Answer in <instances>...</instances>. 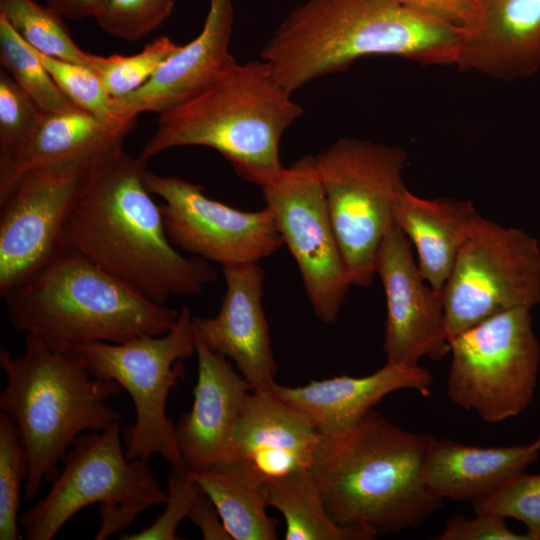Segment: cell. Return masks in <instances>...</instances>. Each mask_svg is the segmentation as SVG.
<instances>
[{"label":"cell","mask_w":540,"mask_h":540,"mask_svg":"<svg viewBox=\"0 0 540 540\" xmlns=\"http://www.w3.org/2000/svg\"><path fill=\"white\" fill-rule=\"evenodd\" d=\"M147 163L124 146L88 168L65 221L61 243L151 300L196 296L217 278L210 262L170 241L160 205L146 188Z\"/></svg>","instance_id":"obj_1"},{"label":"cell","mask_w":540,"mask_h":540,"mask_svg":"<svg viewBox=\"0 0 540 540\" xmlns=\"http://www.w3.org/2000/svg\"><path fill=\"white\" fill-rule=\"evenodd\" d=\"M460 35L461 27L395 0H305L266 42L261 59L293 94L365 56L455 65Z\"/></svg>","instance_id":"obj_2"},{"label":"cell","mask_w":540,"mask_h":540,"mask_svg":"<svg viewBox=\"0 0 540 540\" xmlns=\"http://www.w3.org/2000/svg\"><path fill=\"white\" fill-rule=\"evenodd\" d=\"M428 436L374 410L344 434L323 436L312 471L331 517L374 538L420 526L443 502L424 480Z\"/></svg>","instance_id":"obj_3"},{"label":"cell","mask_w":540,"mask_h":540,"mask_svg":"<svg viewBox=\"0 0 540 540\" xmlns=\"http://www.w3.org/2000/svg\"><path fill=\"white\" fill-rule=\"evenodd\" d=\"M3 298L13 329L64 353L165 334L179 314L63 245Z\"/></svg>","instance_id":"obj_4"},{"label":"cell","mask_w":540,"mask_h":540,"mask_svg":"<svg viewBox=\"0 0 540 540\" xmlns=\"http://www.w3.org/2000/svg\"><path fill=\"white\" fill-rule=\"evenodd\" d=\"M291 96L264 60L237 63L196 96L159 113L138 158L147 163L172 148L209 147L261 187L283 170L282 135L303 113Z\"/></svg>","instance_id":"obj_5"},{"label":"cell","mask_w":540,"mask_h":540,"mask_svg":"<svg viewBox=\"0 0 540 540\" xmlns=\"http://www.w3.org/2000/svg\"><path fill=\"white\" fill-rule=\"evenodd\" d=\"M24 352L15 357L0 349L7 383L0 410L15 423L25 447L28 471L24 497L33 500L43 482L58 475V464L78 436L121 421L107 401L123 388L94 377L79 353H64L25 334Z\"/></svg>","instance_id":"obj_6"},{"label":"cell","mask_w":540,"mask_h":540,"mask_svg":"<svg viewBox=\"0 0 540 540\" xmlns=\"http://www.w3.org/2000/svg\"><path fill=\"white\" fill-rule=\"evenodd\" d=\"M120 422L77 437L49 492L20 515L25 539L51 540L80 510L98 504L101 523L95 539L104 540L129 527L150 507L165 504L168 493L148 460L126 458Z\"/></svg>","instance_id":"obj_7"},{"label":"cell","mask_w":540,"mask_h":540,"mask_svg":"<svg viewBox=\"0 0 540 540\" xmlns=\"http://www.w3.org/2000/svg\"><path fill=\"white\" fill-rule=\"evenodd\" d=\"M315 157L333 229L352 285L367 287L380 245L407 189L400 147L341 138Z\"/></svg>","instance_id":"obj_8"},{"label":"cell","mask_w":540,"mask_h":540,"mask_svg":"<svg viewBox=\"0 0 540 540\" xmlns=\"http://www.w3.org/2000/svg\"><path fill=\"white\" fill-rule=\"evenodd\" d=\"M94 377L115 380L130 395L135 423L124 430L128 460L160 454L172 468H184L175 425L166 414L167 397L183 377V360L196 355L191 310L183 306L165 334L124 343L96 342L78 348Z\"/></svg>","instance_id":"obj_9"},{"label":"cell","mask_w":540,"mask_h":540,"mask_svg":"<svg viewBox=\"0 0 540 540\" xmlns=\"http://www.w3.org/2000/svg\"><path fill=\"white\" fill-rule=\"evenodd\" d=\"M530 310L499 313L450 340L447 396L489 424L521 414L533 401L540 345Z\"/></svg>","instance_id":"obj_10"},{"label":"cell","mask_w":540,"mask_h":540,"mask_svg":"<svg viewBox=\"0 0 540 540\" xmlns=\"http://www.w3.org/2000/svg\"><path fill=\"white\" fill-rule=\"evenodd\" d=\"M449 341L517 307L540 303V247L536 238L479 217L442 291Z\"/></svg>","instance_id":"obj_11"},{"label":"cell","mask_w":540,"mask_h":540,"mask_svg":"<svg viewBox=\"0 0 540 540\" xmlns=\"http://www.w3.org/2000/svg\"><path fill=\"white\" fill-rule=\"evenodd\" d=\"M279 234L294 258L315 315L336 321L351 284L315 157L293 162L260 187Z\"/></svg>","instance_id":"obj_12"},{"label":"cell","mask_w":540,"mask_h":540,"mask_svg":"<svg viewBox=\"0 0 540 540\" xmlns=\"http://www.w3.org/2000/svg\"><path fill=\"white\" fill-rule=\"evenodd\" d=\"M143 179L148 191L163 200L160 209L170 241L194 257L226 267L259 262L283 246L267 207L235 209L207 197L201 185L148 168Z\"/></svg>","instance_id":"obj_13"},{"label":"cell","mask_w":540,"mask_h":540,"mask_svg":"<svg viewBox=\"0 0 540 540\" xmlns=\"http://www.w3.org/2000/svg\"><path fill=\"white\" fill-rule=\"evenodd\" d=\"M93 161L31 170L0 202L1 297L60 249L65 221Z\"/></svg>","instance_id":"obj_14"},{"label":"cell","mask_w":540,"mask_h":540,"mask_svg":"<svg viewBox=\"0 0 540 540\" xmlns=\"http://www.w3.org/2000/svg\"><path fill=\"white\" fill-rule=\"evenodd\" d=\"M411 246L395 223L376 259L375 274L386 297L383 350L388 364L417 366L423 357L438 361L450 353L442 294L422 277Z\"/></svg>","instance_id":"obj_15"},{"label":"cell","mask_w":540,"mask_h":540,"mask_svg":"<svg viewBox=\"0 0 540 540\" xmlns=\"http://www.w3.org/2000/svg\"><path fill=\"white\" fill-rule=\"evenodd\" d=\"M323 435L303 412L272 390L251 389L233 438V465L262 486L312 469Z\"/></svg>","instance_id":"obj_16"},{"label":"cell","mask_w":540,"mask_h":540,"mask_svg":"<svg viewBox=\"0 0 540 540\" xmlns=\"http://www.w3.org/2000/svg\"><path fill=\"white\" fill-rule=\"evenodd\" d=\"M226 291L213 317H193L195 333L233 362L252 389L271 390L277 365L263 309L264 272L258 262L222 267Z\"/></svg>","instance_id":"obj_17"},{"label":"cell","mask_w":540,"mask_h":540,"mask_svg":"<svg viewBox=\"0 0 540 540\" xmlns=\"http://www.w3.org/2000/svg\"><path fill=\"white\" fill-rule=\"evenodd\" d=\"M195 335L198 372L193 405L180 415L175 435L186 469L202 471L231 462L235 430L252 388L228 358Z\"/></svg>","instance_id":"obj_18"},{"label":"cell","mask_w":540,"mask_h":540,"mask_svg":"<svg viewBox=\"0 0 540 540\" xmlns=\"http://www.w3.org/2000/svg\"><path fill=\"white\" fill-rule=\"evenodd\" d=\"M234 10L232 0H209L200 33L181 45L135 92L115 99L119 118L137 120L141 113H161L196 96L237 62L230 54Z\"/></svg>","instance_id":"obj_19"},{"label":"cell","mask_w":540,"mask_h":540,"mask_svg":"<svg viewBox=\"0 0 540 540\" xmlns=\"http://www.w3.org/2000/svg\"><path fill=\"white\" fill-rule=\"evenodd\" d=\"M456 66L513 81L540 69V0H476Z\"/></svg>","instance_id":"obj_20"},{"label":"cell","mask_w":540,"mask_h":540,"mask_svg":"<svg viewBox=\"0 0 540 540\" xmlns=\"http://www.w3.org/2000/svg\"><path fill=\"white\" fill-rule=\"evenodd\" d=\"M432 383V374L419 365L386 363L362 377L341 375L298 387L276 383L271 390L279 399L307 415L323 436L335 437L354 427L386 395L402 389L425 394Z\"/></svg>","instance_id":"obj_21"},{"label":"cell","mask_w":540,"mask_h":540,"mask_svg":"<svg viewBox=\"0 0 540 540\" xmlns=\"http://www.w3.org/2000/svg\"><path fill=\"white\" fill-rule=\"evenodd\" d=\"M136 121L104 119L76 105L59 112L43 113L25 144L0 160V202L31 170L93 161L124 146Z\"/></svg>","instance_id":"obj_22"},{"label":"cell","mask_w":540,"mask_h":540,"mask_svg":"<svg viewBox=\"0 0 540 540\" xmlns=\"http://www.w3.org/2000/svg\"><path fill=\"white\" fill-rule=\"evenodd\" d=\"M530 443L508 447H480L429 434L423 475L431 492L442 501L472 500L486 496L538 459Z\"/></svg>","instance_id":"obj_23"},{"label":"cell","mask_w":540,"mask_h":540,"mask_svg":"<svg viewBox=\"0 0 540 540\" xmlns=\"http://www.w3.org/2000/svg\"><path fill=\"white\" fill-rule=\"evenodd\" d=\"M479 217L471 201L425 199L408 189L398 200L395 223L415 246L419 271L435 291H442Z\"/></svg>","instance_id":"obj_24"},{"label":"cell","mask_w":540,"mask_h":540,"mask_svg":"<svg viewBox=\"0 0 540 540\" xmlns=\"http://www.w3.org/2000/svg\"><path fill=\"white\" fill-rule=\"evenodd\" d=\"M189 471L215 505L231 539H278V521L266 512L261 484L233 465Z\"/></svg>","instance_id":"obj_25"},{"label":"cell","mask_w":540,"mask_h":540,"mask_svg":"<svg viewBox=\"0 0 540 540\" xmlns=\"http://www.w3.org/2000/svg\"><path fill=\"white\" fill-rule=\"evenodd\" d=\"M267 506L277 509L286 524V540H370L366 531L337 523L329 514L312 469L262 487Z\"/></svg>","instance_id":"obj_26"},{"label":"cell","mask_w":540,"mask_h":540,"mask_svg":"<svg viewBox=\"0 0 540 540\" xmlns=\"http://www.w3.org/2000/svg\"><path fill=\"white\" fill-rule=\"evenodd\" d=\"M0 13L37 51L90 68L92 54L76 45L63 17L48 5L34 0H0Z\"/></svg>","instance_id":"obj_27"},{"label":"cell","mask_w":540,"mask_h":540,"mask_svg":"<svg viewBox=\"0 0 540 540\" xmlns=\"http://www.w3.org/2000/svg\"><path fill=\"white\" fill-rule=\"evenodd\" d=\"M0 60L3 69L44 113L75 106L59 89L32 48L0 13Z\"/></svg>","instance_id":"obj_28"},{"label":"cell","mask_w":540,"mask_h":540,"mask_svg":"<svg viewBox=\"0 0 540 540\" xmlns=\"http://www.w3.org/2000/svg\"><path fill=\"white\" fill-rule=\"evenodd\" d=\"M180 46L161 36L133 55H92L90 69L107 93L114 99H120L141 88Z\"/></svg>","instance_id":"obj_29"},{"label":"cell","mask_w":540,"mask_h":540,"mask_svg":"<svg viewBox=\"0 0 540 540\" xmlns=\"http://www.w3.org/2000/svg\"><path fill=\"white\" fill-rule=\"evenodd\" d=\"M28 460L15 423L0 413V540L21 539L19 504Z\"/></svg>","instance_id":"obj_30"},{"label":"cell","mask_w":540,"mask_h":540,"mask_svg":"<svg viewBox=\"0 0 540 540\" xmlns=\"http://www.w3.org/2000/svg\"><path fill=\"white\" fill-rule=\"evenodd\" d=\"M174 0H99L93 18L111 36L137 41L170 16Z\"/></svg>","instance_id":"obj_31"},{"label":"cell","mask_w":540,"mask_h":540,"mask_svg":"<svg viewBox=\"0 0 540 540\" xmlns=\"http://www.w3.org/2000/svg\"><path fill=\"white\" fill-rule=\"evenodd\" d=\"M29 46L59 89L74 105L104 119H122L116 115L115 99L107 93L98 76L90 68L47 56Z\"/></svg>","instance_id":"obj_32"},{"label":"cell","mask_w":540,"mask_h":540,"mask_svg":"<svg viewBox=\"0 0 540 540\" xmlns=\"http://www.w3.org/2000/svg\"><path fill=\"white\" fill-rule=\"evenodd\" d=\"M472 503L475 512L496 514L524 523L532 540H540V474L523 472Z\"/></svg>","instance_id":"obj_33"},{"label":"cell","mask_w":540,"mask_h":540,"mask_svg":"<svg viewBox=\"0 0 540 540\" xmlns=\"http://www.w3.org/2000/svg\"><path fill=\"white\" fill-rule=\"evenodd\" d=\"M43 111L4 70L0 72V160L19 150L39 124Z\"/></svg>","instance_id":"obj_34"},{"label":"cell","mask_w":540,"mask_h":540,"mask_svg":"<svg viewBox=\"0 0 540 540\" xmlns=\"http://www.w3.org/2000/svg\"><path fill=\"white\" fill-rule=\"evenodd\" d=\"M201 491L190 471L173 468L168 478V498L164 512L149 527L135 533L121 534V540H176L179 523L189 516Z\"/></svg>","instance_id":"obj_35"},{"label":"cell","mask_w":540,"mask_h":540,"mask_svg":"<svg viewBox=\"0 0 540 540\" xmlns=\"http://www.w3.org/2000/svg\"><path fill=\"white\" fill-rule=\"evenodd\" d=\"M437 540H532L527 534L512 531L504 517L496 514L475 512L467 518L456 515L449 518L443 530L434 537Z\"/></svg>","instance_id":"obj_36"},{"label":"cell","mask_w":540,"mask_h":540,"mask_svg":"<svg viewBox=\"0 0 540 540\" xmlns=\"http://www.w3.org/2000/svg\"><path fill=\"white\" fill-rule=\"evenodd\" d=\"M412 10L434 16L459 27L465 26L473 14L470 0H395Z\"/></svg>","instance_id":"obj_37"},{"label":"cell","mask_w":540,"mask_h":540,"mask_svg":"<svg viewBox=\"0 0 540 540\" xmlns=\"http://www.w3.org/2000/svg\"><path fill=\"white\" fill-rule=\"evenodd\" d=\"M188 517L200 529L204 539H231L215 505L202 489L198 493Z\"/></svg>","instance_id":"obj_38"},{"label":"cell","mask_w":540,"mask_h":540,"mask_svg":"<svg viewBox=\"0 0 540 540\" xmlns=\"http://www.w3.org/2000/svg\"><path fill=\"white\" fill-rule=\"evenodd\" d=\"M46 3L62 17L80 20L94 16L99 0H46Z\"/></svg>","instance_id":"obj_39"},{"label":"cell","mask_w":540,"mask_h":540,"mask_svg":"<svg viewBox=\"0 0 540 540\" xmlns=\"http://www.w3.org/2000/svg\"><path fill=\"white\" fill-rule=\"evenodd\" d=\"M530 445L534 450L540 452V435L533 442H531Z\"/></svg>","instance_id":"obj_40"},{"label":"cell","mask_w":540,"mask_h":540,"mask_svg":"<svg viewBox=\"0 0 540 540\" xmlns=\"http://www.w3.org/2000/svg\"><path fill=\"white\" fill-rule=\"evenodd\" d=\"M470 1H471L472 4H474V2H475L476 0H470Z\"/></svg>","instance_id":"obj_41"}]
</instances>
